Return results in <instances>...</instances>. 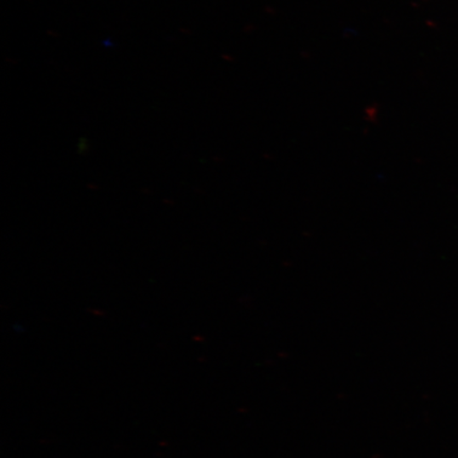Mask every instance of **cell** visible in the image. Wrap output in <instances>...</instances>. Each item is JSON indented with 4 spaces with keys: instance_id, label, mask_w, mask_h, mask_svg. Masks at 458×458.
<instances>
[]
</instances>
